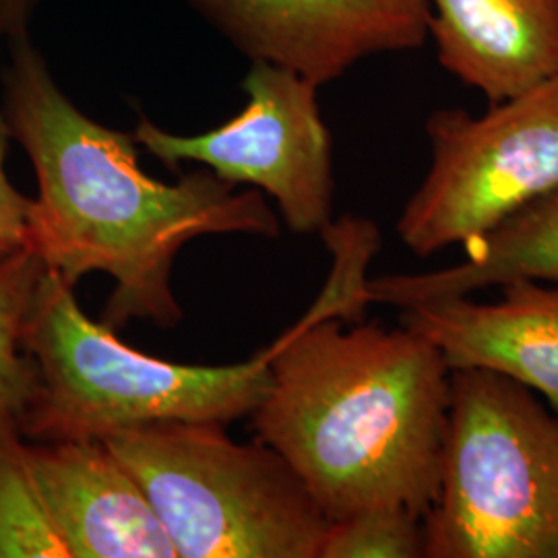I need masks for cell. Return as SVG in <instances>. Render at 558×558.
<instances>
[{
    "mask_svg": "<svg viewBox=\"0 0 558 558\" xmlns=\"http://www.w3.org/2000/svg\"><path fill=\"white\" fill-rule=\"evenodd\" d=\"M4 50L0 110L38 180L27 248L73 288L87 274L114 279L101 313L106 327L179 325L172 269L186 242L207 234L279 236L260 191H236L211 170L174 184L147 177L135 137L83 114L32 36Z\"/></svg>",
    "mask_w": 558,
    "mask_h": 558,
    "instance_id": "cell-1",
    "label": "cell"
},
{
    "mask_svg": "<svg viewBox=\"0 0 558 558\" xmlns=\"http://www.w3.org/2000/svg\"><path fill=\"white\" fill-rule=\"evenodd\" d=\"M269 354L253 426L329 521L391 505L424 518L439 493L451 405L439 348L403 325L345 329L317 300Z\"/></svg>",
    "mask_w": 558,
    "mask_h": 558,
    "instance_id": "cell-2",
    "label": "cell"
},
{
    "mask_svg": "<svg viewBox=\"0 0 558 558\" xmlns=\"http://www.w3.org/2000/svg\"><path fill=\"white\" fill-rule=\"evenodd\" d=\"M23 348L38 391L20 416L32 442L106 440L154 422H220L251 416L269 387V350L230 366H189L147 356L94 323L69 286L44 269Z\"/></svg>",
    "mask_w": 558,
    "mask_h": 558,
    "instance_id": "cell-3",
    "label": "cell"
},
{
    "mask_svg": "<svg viewBox=\"0 0 558 558\" xmlns=\"http://www.w3.org/2000/svg\"><path fill=\"white\" fill-rule=\"evenodd\" d=\"M424 558H558V416L530 387L451 371L437 499Z\"/></svg>",
    "mask_w": 558,
    "mask_h": 558,
    "instance_id": "cell-4",
    "label": "cell"
},
{
    "mask_svg": "<svg viewBox=\"0 0 558 558\" xmlns=\"http://www.w3.org/2000/svg\"><path fill=\"white\" fill-rule=\"evenodd\" d=\"M220 422H154L104 440L151 500L177 558H319L329 518L296 470Z\"/></svg>",
    "mask_w": 558,
    "mask_h": 558,
    "instance_id": "cell-5",
    "label": "cell"
},
{
    "mask_svg": "<svg viewBox=\"0 0 558 558\" xmlns=\"http://www.w3.org/2000/svg\"><path fill=\"white\" fill-rule=\"evenodd\" d=\"M426 135L430 168L398 221L420 259L478 240L558 189V75L478 117L435 110Z\"/></svg>",
    "mask_w": 558,
    "mask_h": 558,
    "instance_id": "cell-6",
    "label": "cell"
},
{
    "mask_svg": "<svg viewBox=\"0 0 558 558\" xmlns=\"http://www.w3.org/2000/svg\"><path fill=\"white\" fill-rule=\"evenodd\" d=\"M246 108L214 131L184 137L141 117L133 137L179 172L182 161L207 166L232 184H251L278 203L290 230L315 234L331 221L333 156L313 81L253 60L242 81Z\"/></svg>",
    "mask_w": 558,
    "mask_h": 558,
    "instance_id": "cell-7",
    "label": "cell"
},
{
    "mask_svg": "<svg viewBox=\"0 0 558 558\" xmlns=\"http://www.w3.org/2000/svg\"><path fill=\"white\" fill-rule=\"evenodd\" d=\"M239 52L315 85L428 40L426 0H182Z\"/></svg>",
    "mask_w": 558,
    "mask_h": 558,
    "instance_id": "cell-8",
    "label": "cell"
},
{
    "mask_svg": "<svg viewBox=\"0 0 558 558\" xmlns=\"http://www.w3.org/2000/svg\"><path fill=\"white\" fill-rule=\"evenodd\" d=\"M69 558H177L140 482L104 440L25 442Z\"/></svg>",
    "mask_w": 558,
    "mask_h": 558,
    "instance_id": "cell-9",
    "label": "cell"
},
{
    "mask_svg": "<svg viewBox=\"0 0 558 558\" xmlns=\"http://www.w3.org/2000/svg\"><path fill=\"white\" fill-rule=\"evenodd\" d=\"M500 288L497 302L459 296L401 308V325L430 339L451 371H495L558 410V283L515 279Z\"/></svg>",
    "mask_w": 558,
    "mask_h": 558,
    "instance_id": "cell-10",
    "label": "cell"
},
{
    "mask_svg": "<svg viewBox=\"0 0 558 558\" xmlns=\"http://www.w3.org/2000/svg\"><path fill=\"white\" fill-rule=\"evenodd\" d=\"M439 64L488 104L558 75V0H426Z\"/></svg>",
    "mask_w": 558,
    "mask_h": 558,
    "instance_id": "cell-11",
    "label": "cell"
},
{
    "mask_svg": "<svg viewBox=\"0 0 558 558\" xmlns=\"http://www.w3.org/2000/svg\"><path fill=\"white\" fill-rule=\"evenodd\" d=\"M465 246L470 255L458 265L366 281L368 300L408 308L422 302L472 296L515 279L558 283V189L527 203Z\"/></svg>",
    "mask_w": 558,
    "mask_h": 558,
    "instance_id": "cell-12",
    "label": "cell"
},
{
    "mask_svg": "<svg viewBox=\"0 0 558 558\" xmlns=\"http://www.w3.org/2000/svg\"><path fill=\"white\" fill-rule=\"evenodd\" d=\"M0 558H69L32 474L20 418L0 412Z\"/></svg>",
    "mask_w": 558,
    "mask_h": 558,
    "instance_id": "cell-13",
    "label": "cell"
},
{
    "mask_svg": "<svg viewBox=\"0 0 558 558\" xmlns=\"http://www.w3.org/2000/svg\"><path fill=\"white\" fill-rule=\"evenodd\" d=\"M44 269L32 248L0 255V412L17 418L38 391V368L23 348V327Z\"/></svg>",
    "mask_w": 558,
    "mask_h": 558,
    "instance_id": "cell-14",
    "label": "cell"
},
{
    "mask_svg": "<svg viewBox=\"0 0 558 558\" xmlns=\"http://www.w3.org/2000/svg\"><path fill=\"white\" fill-rule=\"evenodd\" d=\"M422 515L408 507H371L331 521L319 558H424Z\"/></svg>",
    "mask_w": 558,
    "mask_h": 558,
    "instance_id": "cell-15",
    "label": "cell"
},
{
    "mask_svg": "<svg viewBox=\"0 0 558 558\" xmlns=\"http://www.w3.org/2000/svg\"><path fill=\"white\" fill-rule=\"evenodd\" d=\"M11 143V131L0 110V255H9L27 248L29 240V211L32 201L15 189L7 174V154Z\"/></svg>",
    "mask_w": 558,
    "mask_h": 558,
    "instance_id": "cell-16",
    "label": "cell"
},
{
    "mask_svg": "<svg viewBox=\"0 0 558 558\" xmlns=\"http://www.w3.org/2000/svg\"><path fill=\"white\" fill-rule=\"evenodd\" d=\"M44 0H0V48L29 36Z\"/></svg>",
    "mask_w": 558,
    "mask_h": 558,
    "instance_id": "cell-17",
    "label": "cell"
}]
</instances>
